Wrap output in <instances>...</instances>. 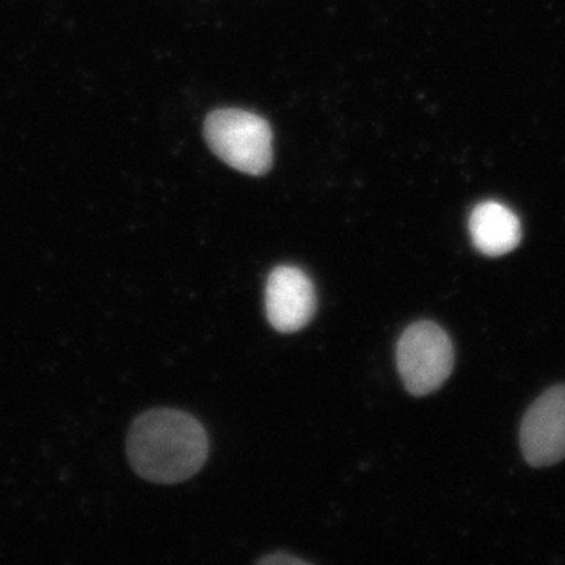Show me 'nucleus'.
Instances as JSON below:
<instances>
[{"instance_id": "1", "label": "nucleus", "mask_w": 565, "mask_h": 565, "mask_svg": "<svg viewBox=\"0 0 565 565\" xmlns=\"http://www.w3.org/2000/svg\"><path fill=\"white\" fill-rule=\"evenodd\" d=\"M126 452L145 481L178 484L202 470L210 440L199 419L174 408H152L134 419Z\"/></svg>"}, {"instance_id": "2", "label": "nucleus", "mask_w": 565, "mask_h": 565, "mask_svg": "<svg viewBox=\"0 0 565 565\" xmlns=\"http://www.w3.org/2000/svg\"><path fill=\"white\" fill-rule=\"evenodd\" d=\"M204 137L212 152L239 172L259 177L273 167V129L252 111H212L204 122Z\"/></svg>"}, {"instance_id": "3", "label": "nucleus", "mask_w": 565, "mask_h": 565, "mask_svg": "<svg viewBox=\"0 0 565 565\" xmlns=\"http://www.w3.org/2000/svg\"><path fill=\"white\" fill-rule=\"evenodd\" d=\"M397 370L405 388L426 396L445 384L455 367V348L438 323H412L397 343Z\"/></svg>"}, {"instance_id": "4", "label": "nucleus", "mask_w": 565, "mask_h": 565, "mask_svg": "<svg viewBox=\"0 0 565 565\" xmlns=\"http://www.w3.org/2000/svg\"><path fill=\"white\" fill-rule=\"evenodd\" d=\"M520 446L533 467H550L565 459V385L546 390L527 408Z\"/></svg>"}, {"instance_id": "5", "label": "nucleus", "mask_w": 565, "mask_h": 565, "mask_svg": "<svg viewBox=\"0 0 565 565\" xmlns=\"http://www.w3.org/2000/svg\"><path fill=\"white\" fill-rule=\"evenodd\" d=\"M266 311L277 332L294 333L303 329L316 311V292L310 277L299 267L274 269L267 280Z\"/></svg>"}, {"instance_id": "6", "label": "nucleus", "mask_w": 565, "mask_h": 565, "mask_svg": "<svg viewBox=\"0 0 565 565\" xmlns=\"http://www.w3.org/2000/svg\"><path fill=\"white\" fill-rule=\"evenodd\" d=\"M468 225L475 247L487 256L505 255L514 250L522 239L519 217L501 203L478 204Z\"/></svg>"}, {"instance_id": "7", "label": "nucleus", "mask_w": 565, "mask_h": 565, "mask_svg": "<svg viewBox=\"0 0 565 565\" xmlns=\"http://www.w3.org/2000/svg\"><path fill=\"white\" fill-rule=\"evenodd\" d=\"M259 564H305V561L285 555V553H278V555L263 557Z\"/></svg>"}]
</instances>
